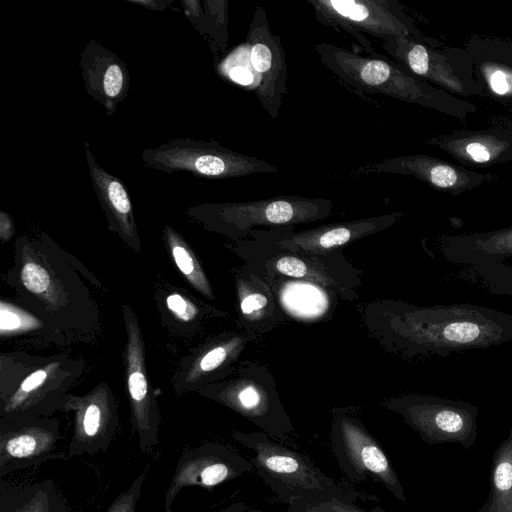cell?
Masks as SVG:
<instances>
[{"label": "cell", "mask_w": 512, "mask_h": 512, "mask_svg": "<svg viewBox=\"0 0 512 512\" xmlns=\"http://www.w3.org/2000/svg\"><path fill=\"white\" fill-rule=\"evenodd\" d=\"M465 48L483 97L512 110V40L472 36Z\"/></svg>", "instance_id": "cell-20"}, {"label": "cell", "mask_w": 512, "mask_h": 512, "mask_svg": "<svg viewBox=\"0 0 512 512\" xmlns=\"http://www.w3.org/2000/svg\"><path fill=\"white\" fill-rule=\"evenodd\" d=\"M21 280L30 292L46 295L51 288V277L46 268L35 261H28L21 269Z\"/></svg>", "instance_id": "cell-30"}, {"label": "cell", "mask_w": 512, "mask_h": 512, "mask_svg": "<svg viewBox=\"0 0 512 512\" xmlns=\"http://www.w3.org/2000/svg\"><path fill=\"white\" fill-rule=\"evenodd\" d=\"M129 2L133 3V4L140 5V6H144L145 8H148V9H162L161 4L166 3V2H158V1H150V0H144V1L130 0Z\"/></svg>", "instance_id": "cell-37"}, {"label": "cell", "mask_w": 512, "mask_h": 512, "mask_svg": "<svg viewBox=\"0 0 512 512\" xmlns=\"http://www.w3.org/2000/svg\"><path fill=\"white\" fill-rule=\"evenodd\" d=\"M61 435L56 418L30 416L1 420L0 477L50 459H68L58 452Z\"/></svg>", "instance_id": "cell-12"}, {"label": "cell", "mask_w": 512, "mask_h": 512, "mask_svg": "<svg viewBox=\"0 0 512 512\" xmlns=\"http://www.w3.org/2000/svg\"><path fill=\"white\" fill-rule=\"evenodd\" d=\"M79 65L87 93L107 115L115 114L129 93L130 75L125 62L97 41L90 40L80 55Z\"/></svg>", "instance_id": "cell-18"}, {"label": "cell", "mask_w": 512, "mask_h": 512, "mask_svg": "<svg viewBox=\"0 0 512 512\" xmlns=\"http://www.w3.org/2000/svg\"><path fill=\"white\" fill-rule=\"evenodd\" d=\"M145 478V472L138 475L130 486L112 501L106 512H136Z\"/></svg>", "instance_id": "cell-32"}, {"label": "cell", "mask_w": 512, "mask_h": 512, "mask_svg": "<svg viewBox=\"0 0 512 512\" xmlns=\"http://www.w3.org/2000/svg\"><path fill=\"white\" fill-rule=\"evenodd\" d=\"M323 26L349 34L368 56L380 57L363 33L380 41L412 38L433 48L442 44L422 33L397 0H306Z\"/></svg>", "instance_id": "cell-4"}, {"label": "cell", "mask_w": 512, "mask_h": 512, "mask_svg": "<svg viewBox=\"0 0 512 512\" xmlns=\"http://www.w3.org/2000/svg\"><path fill=\"white\" fill-rule=\"evenodd\" d=\"M287 512H367L352 501L342 497H329L311 503L288 506Z\"/></svg>", "instance_id": "cell-28"}, {"label": "cell", "mask_w": 512, "mask_h": 512, "mask_svg": "<svg viewBox=\"0 0 512 512\" xmlns=\"http://www.w3.org/2000/svg\"><path fill=\"white\" fill-rule=\"evenodd\" d=\"M218 512H263L259 509L252 508L243 502L233 503Z\"/></svg>", "instance_id": "cell-36"}, {"label": "cell", "mask_w": 512, "mask_h": 512, "mask_svg": "<svg viewBox=\"0 0 512 512\" xmlns=\"http://www.w3.org/2000/svg\"><path fill=\"white\" fill-rule=\"evenodd\" d=\"M392 328L409 355L446 357L512 341V315L473 304H401Z\"/></svg>", "instance_id": "cell-1"}, {"label": "cell", "mask_w": 512, "mask_h": 512, "mask_svg": "<svg viewBox=\"0 0 512 512\" xmlns=\"http://www.w3.org/2000/svg\"><path fill=\"white\" fill-rule=\"evenodd\" d=\"M0 331L2 335L27 331L38 326L39 322L11 304L1 302Z\"/></svg>", "instance_id": "cell-27"}, {"label": "cell", "mask_w": 512, "mask_h": 512, "mask_svg": "<svg viewBox=\"0 0 512 512\" xmlns=\"http://www.w3.org/2000/svg\"><path fill=\"white\" fill-rule=\"evenodd\" d=\"M210 21L209 32L221 50L227 43V1H205Z\"/></svg>", "instance_id": "cell-29"}, {"label": "cell", "mask_w": 512, "mask_h": 512, "mask_svg": "<svg viewBox=\"0 0 512 512\" xmlns=\"http://www.w3.org/2000/svg\"><path fill=\"white\" fill-rule=\"evenodd\" d=\"M380 47L397 64L425 82L460 97H483L465 47L433 48L412 38L392 37Z\"/></svg>", "instance_id": "cell-7"}, {"label": "cell", "mask_w": 512, "mask_h": 512, "mask_svg": "<svg viewBox=\"0 0 512 512\" xmlns=\"http://www.w3.org/2000/svg\"><path fill=\"white\" fill-rule=\"evenodd\" d=\"M314 50L324 67L353 89L385 96L433 109L467 122L477 111L475 104L451 95L411 74L385 57L360 55L329 43H318Z\"/></svg>", "instance_id": "cell-2"}, {"label": "cell", "mask_w": 512, "mask_h": 512, "mask_svg": "<svg viewBox=\"0 0 512 512\" xmlns=\"http://www.w3.org/2000/svg\"><path fill=\"white\" fill-rule=\"evenodd\" d=\"M370 512H389V511L385 510L380 505H376L375 507L372 508V510Z\"/></svg>", "instance_id": "cell-38"}, {"label": "cell", "mask_w": 512, "mask_h": 512, "mask_svg": "<svg viewBox=\"0 0 512 512\" xmlns=\"http://www.w3.org/2000/svg\"><path fill=\"white\" fill-rule=\"evenodd\" d=\"M254 470L251 461L232 447L205 443L185 448L164 495V511L172 512L178 494L187 487L212 489Z\"/></svg>", "instance_id": "cell-11"}, {"label": "cell", "mask_w": 512, "mask_h": 512, "mask_svg": "<svg viewBox=\"0 0 512 512\" xmlns=\"http://www.w3.org/2000/svg\"><path fill=\"white\" fill-rule=\"evenodd\" d=\"M143 164L165 173L184 172L197 178L228 179L275 173L271 163L228 149L217 142L179 138L141 153Z\"/></svg>", "instance_id": "cell-6"}, {"label": "cell", "mask_w": 512, "mask_h": 512, "mask_svg": "<svg viewBox=\"0 0 512 512\" xmlns=\"http://www.w3.org/2000/svg\"><path fill=\"white\" fill-rule=\"evenodd\" d=\"M359 172L411 176L438 191L453 196L498 180L495 174L480 173L426 154L386 158L361 168Z\"/></svg>", "instance_id": "cell-16"}, {"label": "cell", "mask_w": 512, "mask_h": 512, "mask_svg": "<svg viewBox=\"0 0 512 512\" xmlns=\"http://www.w3.org/2000/svg\"><path fill=\"white\" fill-rule=\"evenodd\" d=\"M0 512H73L53 479L12 485L0 484Z\"/></svg>", "instance_id": "cell-22"}, {"label": "cell", "mask_w": 512, "mask_h": 512, "mask_svg": "<svg viewBox=\"0 0 512 512\" xmlns=\"http://www.w3.org/2000/svg\"><path fill=\"white\" fill-rule=\"evenodd\" d=\"M14 234L13 221L7 213L0 211V237L3 242L8 241Z\"/></svg>", "instance_id": "cell-35"}, {"label": "cell", "mask_w": 512, "mask_h": 512, "mask_svg": "<svg viewBox=\"0 0 512 512\" xmlns=\"http://www.w3.org/2000/svg\"><path fill=\"white\" fill-rule=\"evenodd\" d=\"M84 146L92 186L110 229L117 232L131 247L139 248L137 226L128 190L120 179L99 165L87 141Z\"/></svg>", "instance_id": "cell-21"}, {"label": "cell", "mask_w": 512, "mask_h": 512, "mask_svg": "<svg viewBox=\"0 0 512 512\" xmlns=\"http://www.w3.org/2000/svg\"><path fill=\"white\" fill-rule=\"evenodd\" d=\"M64 407L74 411L68 459L107 451L119 426L116 404L110 391L97 387L84 397L68 398Z\"/></svg>", "instance_id": "cell-17"}, {"label": "cell", "mask_w": 512, "mask_h": 512, "mask_svg": "<svg viewBox=\"0 0 512 512\" xmlns=\"http://www.w3.org/2000/svg\"><path fill=\"white\" fill-rule=\"evenodd\" d=\"M268 304V298L259 292H249L241 297L240 307L244 316L252 319L259 316Z\"/></svg>", "instance_id": "cell-34"}, {"label": "cell", "mask_w": 512, "mask_h": 512, "mask_svg": "<svg viewBox=\"0 0 512 512\" xmlns=\"http://www.w3.org/2000/svg\"><path fill=\"white\" fill-rule=\"evenodd\" d=\"M332 208L329 199L292 195L244 202L205 203L190 208L188 213L211 229L244 236L256 226L276 228L317 221L328 217Z\"/></svg>", "instance_id": "cell-5"}, {"label": "cell", "mask_w": 512, "mask_h": 512, "mask_svg": "<svg viewBox=\"0 0 512 512\" xmlns=\"http://www.w3.org/2000/svg\"><path fill=\"white\" fill-rule=\"evenodd\" d=\"M273 267L280 274L309 281H316L320 284L332 286L335 284L328 275L317 272L304 259L294 255H283L273 262Z\"/></svg>", "instance_id": "cell-26"}, {"label": "cell", "mask_w": 512, "mask_h": 512, "mask_svg": "<svg viewBox=\"0 0 512 512\" xmlns=\"http://www.w3.org/2000/svg\"><path fill=\"white\" fill-rule=\"evenodd\" d=\"M426 142L469 169L512 164V118H495L486 127L455 130Z\"/></svg>", "instance_id": "cell-15"}, {"label": "cell", "mask_w": 512, "mask_h": 512, "mask_svg": "<svg viewBox=\"0 0 512 512\" xmlns=\"http://www.w3.org/2000/svg\"><path fill=\"white\" fill-rule=\"evenodd\" d=\"M281 293V301L295 315L316 317L324 313L328 302L325 295L311 283H290Z\"/></svg>", "instance_id": "cell-25"}, {"label": "cell", "mask_w": 512, "mask_h": 512, "mask_svg": "<svg viewBox=\"0 0 512 512\" xmlns=\"http://www.w3.org/2000/svg\"><path fill=\"white\" fill-rule=\"evenodd\" d=\"M241 343V339L235 338L229 342L217 345L206 352L199 360L195 374L208 373L221 366L228 357L240 347Z\"/></svg>", "instance_id": "cell-31"}, {"label": "cell", "mask_w": 512, "mask_h": 512, "mask_svg": "<svg viewBox=\"0 0 512 512\" xmlns=\"http://www.w3.org/2000/svg\"><path fill=\"white\" fill-rule=\"evenodd\" d=\"M127 328L126 377L131 418L139 448L150 453L158 444L161 416L148 384L144 344L137 319L129 306H123Z\"/></svg>", "instance_id": "cell-14"}, {"label": "cell", "mask_w": 512, "mask_h": 512, "mask_svg": "<svg viewBox=\"0 0 512 512\" xmlns=\"http://www.w3.org/2000/svg\"><path fill=\"white\" fill-rule=\"evenodd\" d=\"M330 441L338 466L349 481L362 483L371 479L384 486L398 501L407 502L403 485L387 454L360 421L337 414Z\"/></svg>", "instance_id": "cell-10"}, {"label": "cell", "mask_w": 512, "mask_h": 512, "mask_svg": "<svg viewBox=\"0 0 512 512\" xmlns=\"http://www.w3.org/2000/svg\"><path fill=\"white\" fill-rule=\"evenodd\" d=\"M403 212L322 225L313 229L278 233L277 246L293 252L319 254L350 244L396 223Z\"/></svg>", "instance_id": "cell-19"}, {"label": "cell", "mask_w": 512, "mask_h": 512, "mask_svg": "<svg viewBox=\"0 0 512 512\" xmlns=\"http://www.w3.org/2000/svg\"><path fill=\"white\" fill-rule=\"evenodd\" d=\"M166 304L168 309L180 320L189 322L196 314V307L180 294L174 293L167 297Z\"/></svg>", "instance_id": "cell-33"}, {"label": "cell", "mask_w": 512, "mask_h": 512, "mask_svg": "<svg viewBox=\"0 0 512 512\" xmlns=\"http://www.w3.org/2000/svg\"><path fill=\"white\" fill-rule=\"evenodd\" d=\"M478 512H512V428L494 450L488 496Z\"/></svg>", "instance_id": "cell-23"}, {"label": "cell", "mask_w": 512, "mask_h": 512, "mask_svg": "<svg viewBox=\"0 0 512 512\" xmlns=\"http://www.w3.org/2000/svg\"><path fill=\"white\" fill-rule=\"evenodd\" d=\"M232 437L253 452L249 458L256 474L276 497L288 506L311 503L329 497L352 501H379L323 472L310 457L271 438L264 432L232 433Z\"/></svg>", "instance_id": "cell-3"}, {"label": "cell", "mask_w": 512, "mask_h": 512, "mask_svg": "<svg viewBox=\"0 0 512 512\" xmlns=\"http://www.w3.org/2000/svg\"><path fill=\"white\" fill-rule=\"evenodd\" d=\"M246 44L257 76L256 96L272 120L279 115L286 94V54L278 35L273 34L266 11L257 6L249 24Z\"/></svg>", "instance_id": "cell-13"}, {"label": "cell", "mask_w": 512, "mask_h": 512, "mask_svg": "<svg viewBox=\"0 0 512 512\" xmlns=\"http://www.w3.org/2000/svg\"><path fill=\"white\" fill-rule=\"evenodd\" d=\"M385 406L429 445L457 443L470 449L477 436L479 407L475 404L430 395H405Z\"/></svg>", "instance_id": "cell-9"}, {"label": "cell", "mask_w": 512, "mask_h": 512, "mask_svg": "<svg viewBox=\"0 0 512 512\" xmlns=\"http://www.w3.org/2000/svg\"><path fill=\"white\" fill-rule=\"evenodd\" d=\"M444 258L465 268V277L488 292L512 296V226L440 237Z\"/></svg>", "instance_id": "cell-8"}, {"label": "cell", "mask_w": 512, "mask_h": 512, "mask_svg": "<svg viewBox=\"0 0 512 512\" xmlns=\"http://www.w3.org/2000/svg\"><path fill=\"white\" fill-rule=\"evenodd\" d=\"M164 236L170 248L174 262L184 277L198 291L206 297L212 298L213 294L209 282L187 244L170 226H165Z\"/></svg>", "instance_id": "cell-24"}]
</instances>
